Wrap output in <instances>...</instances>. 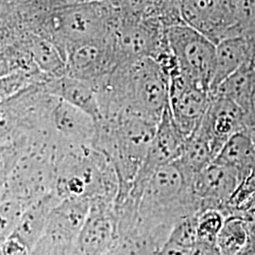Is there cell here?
<instances>
[{"instance_id":"6da1fadb","label":"cell","mask_w":255,"mask_h":255,"mask_svg":"<svg viewBox=\"0 0 255 255\" xmlns=\"http://www.w3.org/2000/svg\"><path fill=\"white\" fill-rule=\"evenodd\" d=\"M95 86L101 119L128 114L158 124L168 105L166 79L152 58L121 64Z\"/></svg>"},{"instance_id":"7a4b0ae2","label":"cell","mask_w":255,"mask_h":255,"mask_svg":"<svg viewBox=\"0 0 255 255\" xmlns=\"http://www.w3.org/2000/svg\"><path fill=\"white\" fill-rule=\"evenodd\" d=\"M118 17V11L104 0L54 8L46 17L45 37L60 49L66 61L67 52L75 46L109 37Z\"/></svg>"},{"instance_id":"3957f363","label":"cell","mask_w":255,"mask_h":255,"mask_svg":"<svg viewBox=\"0 0 255 255\" xmlns=\"http://www.w3.org/2000/svg\"><path fill=\"white\" fill-rule=\"evenodd\" d=\"M157 123L128 114H119L98 122L95 140L108 149L122 182L131 184L154 136Z\"/></svg>"},{"instance_id":"277c9868","label":"cell","mask_w":255,"mask_h":255,"mask_svg":"<svg viewBox=\"0 0 255 255\" xmlns=\"http://www.w3.org/2000/svg\"><path fill=\"white\" fill-rule=\"evenodd\" d=\"M165 38L182 75L210 92L217 45L185 23L166 27Z\"/></svg>"},{"instance_id":"5b68a950","label":"cell","mask_w":255,"mask_h":255,"mask_svg":"<svg viewBox=\"0 0 255 255\" xmlns=\"http://www.w3.org/2000/svg\"><path fill=\"white\" fill-rule=\"evenodd\" d=\"M114 38L122 64L143 58L155 60L167 48L165 27L152 17H125L119 13Z\"/></svg>"},{"instance_id":"8992f818","label":"cell","mask_w":255,"mask_h":255,"mask_svg":"<svg viewBox=\"0 0 255 255\" xmlns=\"http://www.w3.org/2000/svg\"><path fill=\"white\" fill-rule=\"evenodd\" d=\"M168 88V108L176 126L185 138L199 127L206 112L210 92L182 75L179 66L165 77Z\"/></svg>"},{"instance_id":"52a82bcc","label":"cell","mask_w":255,"mask_h":255,"mask_svg":"<svg viewBox=\"0 0 255 255\" xmlns=\"http://www.w3.org/2000/svg\"><path fill=\"white\" fill-rule=\"evenodd\" d=\"M185 24L216 45L229 37L241 36L237 27L236 0H182Z\"/></svg>"},{"instance_id":"ba28073f","label":"cell","mask_w":255,"mask_h":255,"mask_svg":"<svg viewBox=\"0 0 255 255\" xmlns=\"http://www.w3.org/2000/svg\"><path fill=\"white\" fill-rule=\"evenodd\" d=\"M132 189L141 202V209L148 214L193 194L190 182L175 161L157 167L143 182L133 185Z\"/></svg>"},{"instance_id":"9c48e42d","label":"cell","mask_w":255,"mask_h":255,"mask_svg":"<svg viewBox=\"0 0 255 255\" xmlns=\"http://www.w3.org/2000/svg\"><path fill=\"white\" fill-rule=\"evenodd\" d=\"M120 64L114 31L105 39L75 46L66 54V74L94 84Z\"/></svg>"},{"instance_id":"30bf717a","label":"cell","mask_w":255,"mask_h":255,"mask_svg":"<svg viewBox=\"0 0 255 255\" xmlns=\"http://www.w3.org/2000/svg\"><path fill=\"white\" fill-rule=\"evenodd\" d=\"M197 128L209 140L218 155L229 138L245 130V113L228 99L210 94L207 109Z\"/></svg>"},{"instance_id":"8fae6325","label":"cell","mask_w":255,"mask_h":255,"mask_svg":"<svg viewBox=\"0 0 255 255\" xmlns=\"http://www.w3.org/2000/svg\"><path fill=\"white\" fill-rule=\"evenodd\" d=\"M185 140L186 138L176 126L167 105L132 185L143 182L157 167L176 161L182 153Z\"/></svg>"},{"instance_id":"7c38bea8","label":"cell","mask_w":255,"mask_h":255,"mask_svg":"<svg viewBox=\"0 0 255 255\" xmlns=\"http://www.w3.org/2000/svg\"><path fill=\"white\" fill-rule=\"evenodd\" d=\"M240 182L236 170L213 162L194 178L191 189L195 198L202 202L203 209L222 212Z\"/></svg>"},{"instance_id":"4fadbf2b","label":"cell","mask_w":255,"mask_h":255,"mask_svg":"<svg viewBox=\"0 0 255 255\" xmlns=\"http://www.w3.org/2000/svg\"><path fill=\"white\" fill-rule=\"evenodd\" d=\"M43 86L51 96L84 111L97 122L101 120V106L94 83L65 74L48 79Z\"/></svg>"},{"instance_id":"5bb4252c","label":"cell","mask_w":255,"mask_h":255,"mask_svg":"<svg viewBox=\"0 0 255 255\" xmlns=\"http://www.w3.org/2000/svg\"><path fill=\"white\" fill-rule=\"evenodd\" d=\"M51 122L55 130L77 144L93 142L97 136L98 122L84 111L59 99L51 113Z\"/></svg>"},{"instance_id":"9a60e30c","label":"cell","mask_w":255,"mask_h":255,"mask_svg":"<svg viewBox=\"0 0 255 255\" xmlns=\"http://www.w3.org/2000/svg\"><path fill=\"white\" fill-rule=\"evenodd\" d=\"M251 61L255 62V54L248 37H229L221 40L216 46V64L210 93L215 91L230 75Z\"/></svg>"},{"instance_id":"2e32d148","label":"cell","mask_w":255,"mask_h":255,"mask_svg":"<svg viewBox=\"0 0 255 255\" xmlns=\"http://www.w3.org/2000/svg\"><path fill=\"white\" fill-rule=\"evenodd\" d=\"M236 170L241 182L255 171V144L246 130L234 134L213 161Z\"/></svg>"},{"instance_id":"e0dca14e","label":"cell","mask_w":255,"mask_h":255,"mask_svg":"<svg viewBox=\"0 0 255 255\" xmlns=\"http://www.w3.org/2000/svg\"><path fill=\"white\" fill-rule=\"evenodd\" d=\"M210 94L228 99L247 114L255 101V62L251 61L242 65Z\"/></svg>"},{"instance_id":"ac0fdd59","label":"cell","mask_w":255,"mask_h":255,"mask_svg":"<svg viewBox=\"0 0 255 255\" xmlns=\"http://www.w3.org/2000/svg\"><path fill=\"white\" fill-rule=\"evenodd\" d=\"M217 157L215 148L201 131L196 130L186 138L180 157L175 161L191 184L194 178L213 163Z\"/></svg>"},{"instance_id":"d6986e66","label":"cell","mask_w":255,"mask_h":255,"mask_svg":"<svg viewBox=\"0 0 255 255\" xmlns=\"http://www.w3.org/2000/svg\"><path fill=\"white\" fill-rule=\"evenodd\" d=\"M20 42L27 48L38 69L47 79L66 74L65 58L49 39L41 35H31Z\"/></svg>"},{"instance_id":"ffe728a7","label":"cell","mask_w":255,"mask_h":255,"mask_svg":"<svg viewBox=\"0 0 255 255\" xmlns=\"http://www.w3.org/2000/svg\"><path fill=\"white\" fill-rule=\"evenodd\" d=\"M250 240V227L246 219L229 216L220 229L216 246L219 255H237L246 249Z\"/></svg>"},{"instance_id":"44dd1931","label":"cell","mask_w":255,"mask_h":255,"mask_svg":"<svg viewBox=\"0 0 255 255\" xmlns=\"http://www.w3.org/2000/svg\"><path fill=\"white\" fill-rule=\"evenodd\" d=\"M44 74L17 72L0 78V102L6 101L20 91L35 84H43L47 81Z\"/></svg>"},{"instance_id":"7402d4cb","label":"cell","mask_w":255,"mask_h":255,"mask_svg":"<svg viewBox=\"0 0 255 255\" xmlns=\"http://www.w3.org/2000/svg\"><path fill=\"white\" fill-rule=\"evenodd\" d=\"M182 0H150L145 17L160 21L165 28L184 23L182 15Z\"/></svg>"},{"instance_id":"603a6c76","label":"cell","mask_w":255,"mask_h":255,"mask_svg":"<svg viewBox=\"0 0 255 255\" xmlns=\"http://www.w3.org/2000/svg\"><path fill=\"white\" fill-rule=\"evenodd\" d=\"M225 218L219 210L205 209L197 216L198 242L216 245Z\"/></svg>"},{"instance_id":"cb8c5ba5","label":"cell","mask_w":255,"mask_h":255,"mask_svg":"<svg viewBox=\"0 0 255 255\" xmlns=\"http://www.w3.org/2000/svg\"><path fill=\"white\" fill-rule=\"evenodd\" d=\"M167 240L180 246L192 249L198 243L197 216L185 218L177 224Z\"/></svg>"},{"instance_id":"d4e9b609","label":"cell","mask_w":255,"mask_h":255,"mask_svg":"<svg viewBox=\"0 0 255 255\" xmlns=\"http://www.w3.org/2000/svg\"><path fill=\"white\" fill-rule=\"evenodd\" d=\"M120 15L125 17H145L150 0H104Z\"/></svg>"},{"instance_id":"484cf974","label":"cell","mask_w":255,"mask_h":255,"mask_svg":"<svg viewBox=\"0 0 255 255\" xmlns=\"http://www.w3.org/2000/svg\"><path fill=\"white\" fill-rule=\"evenodd\" d=\"M192 249L180 246L167 240L160 251L159 255H191Z\"/></svg>"},{"instance_id":"4316f807","label":"cell","mask_w":255,"mask_h":255,"mask_svg":"<svg viewBox=\"0 0 255 255\" xmlns=\"http://www.w3.org/2000/svg\"><path fill=\"white\" fill-rule=\"evenodd\" d=\"M191 255H219V253L216 245L198 242L192 248Z\"/></svg>"},{"instance_id":"83f0119b","label":"cell","mask_w":255,"mask_h":255,"mask_svg":"<svg viewBox=\"0 0 255 255\" xmlns=\"http://www.w3.org/2000/svg\"><path fill=\"white\" fill-rule=\"evenodd\" d=\"M245 130L255 144V101L253 108L245 114Z\"/></svg>"},{"instance_id":"f1b7e54d","label":"cell","mask_w":255,"mask_h":255,"mask_svg":"<svg viewBox=\"0 0 255 255\" xmlns=\"http://www.w3.org/2000/svg\"><path fill=\"white\" fill-rule=\"evenodd\" d=\"M89 1H93V0H45V3H46L48 8L51 9H54V8H59V7H64V6L89 2Z\"/></svg>"},{"instance_id":"f546056e","label":"cell","mask_w":255,"mask_h":255,"mask_svg":"<svg viewBox=\"0 0 255 255\" xmlns=\"http://www.w3.org/2000/svg\"><path fill=\"white\" fill-rule=\"evenodd\" d=\"M237 255H255V249L249 243V245L247 246L246 249Z\"/></svg>"},{"instance_id":"4dcf8cb0","label":"cell","mask_w":255,"mask_h":255,"mask_svg":"<svg viewBox=\"0 0 255 255\" xmlns=\"http://www.w3.org/2000/svg\"><path fill=\"white\" fill-rule=\"evenodd\" d=\"M9 44H7V43H5L4 41H2V39L0 38V48H2V47H4V46H8Z\"/></svg>"},{"instance_id":"1f68e13d","label":"cell","mask_w":255,"mask_h":255,"mask_svg":"<svg viewBox=\"0 0 255 255\" xmlns=\"http://www.w3.org/2000/svg\"></svg>"}]
</instances>
